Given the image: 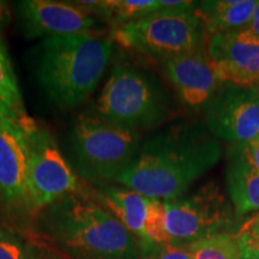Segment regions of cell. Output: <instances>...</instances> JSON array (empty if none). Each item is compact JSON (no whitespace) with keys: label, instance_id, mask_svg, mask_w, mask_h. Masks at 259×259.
<instances>
[{"label":"cell","instance_id":"obj_10","mask_svg":"<svg viewBox=\"0 0 259 259\" xmlns=\"http://www.w3.org/2000/svg\"><path fill=\"white\" fill-rule=\"evenodd\" d=\"M25 36L50 38L96 34L102 22L77 2L21 0L16 3Z\"/></svg>","mask_w":259,"mask_h":259},{"label":"cell","instance_id":"obj_25","mask_svg":"<svg viewBox=\"0 0 259 259\" xmlns=\"http://www.w3.org/2000/svg\"><path fill=\"white\" fill-rule=\"evenodd\" d=\"M10 6L6 2H2L0 0V38L3 37L5 28L8 27L10 21Z\"/></svg>","mask_w":259,"mask_h":259},{"label":"cell","instance_id":"obj_1","mask_svg":"<svg viewBox=\"0 0 259 259\" xmlns=\"http://www.w3.org/2000/svg\"><path fill=\"white\" fill-rule=\"evenodd\" d=\"M221 154L219 139L205 124L171 126L142 142L115 184L162 202L177 199L218 163Z\"/></svg>","mask_w":259,"mask_h":259},{"label":"cell","instance_id":"obj_7","mask_svg":"<svg viewBox=\"0 0 259 259\" xmlns=\"http://www.w3.org/2000/svg\"><path fill=\"white\" fill-rule=\"evenodd\" d=\"M27 209L37 213L56 200L82 190L79 177L47 128L36 126L28 135Z\"/></svg>","mask_w":259,"mask_h":259},{"label":"cell","instance_id":"obj_14","mask_svg":"<svg viewBox=\"0 0 259 259\" xmlns=\"http://www.w3.org/2000/svg\"><path fill=\"white\" fill-rule=\"evenodd\" d=\"M93 186V185H92ZM95 190L92 193L102 205L122 222L135 238L137 239L142 248V255L147 254L148 245L145 239V222L153 198H149L128 187L112 184L94 185Z\"/></svg>","mask_w":259,"mask_h":259},{"label":"cell","instance_id":"obj_21","mask_svg":"<svg viewBox=\"0 0 259 259\" xmlns=\"http://www.w3.org/2000/svg\"><path fill=\"white\" fill-rule=\"evenodd\" d=\"M147 259H193V255L189 246L167 245L157 248Z\"/></svg>","mask_w":259,"mask_h":259},{"label":"cell","instance_id":"obj_15","mask_svg":"<svg viewBox=\"0 0 259 259\" xmlns=\"http://www.w3.org/2000/svg\"><path fill=\"white\" fill-rule=\"evenodd\" d=\"M226 181L236 218L259 210V170L246 158L239 144L228 150Z\"/></svg>","mask_w":259,"mask_h":259},{"label":"cell","instance_id":"obj_19","mask_svg":"<svg viewBox=\"0 0 259 259\" xmlns=\"http://www.w3.org/2000/svg\"><path fill=\"white\" fill-rule=\"evenodd\" d=\"M189 248L193 259H241L236 236L229 232L193 242Z\"/></svg>","mask_w":259,"mask_h":259},{"label":"cell","instance_id":"obj_28","mask_svg":"<svg viewBox=\"0 0 259 259\" xmlns=\"http://www.w3.org/2000/svg\"><path fill=\"white\" fill-rule=\"evenodd\" d=\"M241 259H259V257H254V255H241Z\"/></svg>","mask_w":259,"mask_h":259},{"label":"cell","instance_id":"obj_13","mask_svg":"<svg viewBox=\"0 0 259 259\" xmlns=\"http://www.w3.org/2000/svg\"><path fill=\"white\" fill-rule=\"evenodd\" d=\"M28 135L0 118V200L24 204L28 200Z\"/></svg>","mask_w":259,"mask_h":259},{"label":"cell","instance_id":"obj_4","mask_svg":"<svg viewBox=\"0 0 259 259\" xmlns=\"http://www.w3.org/2000/svg\"><path fill=\"white\" fill-rule=\"evenodd\" d=\"M96 118L134 131L153 128L169 115V100L153 73L118 61L94 106Z\"/></svg>","mask_w":259,"mask_h":259},{"label":"cell","instance_id":"obj_23","mask_svg":"<svg viewBox=\"0 0 259 259\" xmlns=\"http://www.w3.org/2000/svg\"><path fill=\"white\" fill-rule=\"evenodd\" d=\"M30 259H69V258H66L64 254H61L60 252H58L57 250H54V248H52L51 246L45 245V244H38L37 242Z\"/></svg>","mask_w":259,"mask_h":259},{"label":"cell","instance_id":"obj_26","mask_svg":"<svg viewBox=\"0 0 259 259\" xmlns=\"http://www.w3.org/2000/svg\"><path fill=\"white\" fill-rule=\"evenodd\" d=\"M239 232H259V212L248 220Z\"/></svg>","mask_w":259,"mask_h":259},{"label":"cell","instance_id":"obj_6","mask_svg":"<svg viewBox=\"0 0 259 259\" xmlns=\"http://www.w3.org/2000/svg\"><path fill=\"white\" fill-rule=\"evenodd\" d=\"M204 30L193 5L158 10L116 28L113 38L130 51L164 61L203 47Z\"/></svg>","mask_w":259,"mask_h":259},{"label":"cell","instance_id":"obj_27","mask_svg":"<svg viewBox=\"0 0 259 259\" xmlns=\"http://www.w3.org/2000/svg\"><path fill=\"white\" fill-rule=\"evenodd\" d=\"M246 29H248V30H251L253 34L259 36V2H258L257 8L254 10L253 17H252L250 24H248V27Z\"/></svg>","mask_w":259,"mask_h":259},{"label":"cell","instance_id":"obj_12","mask_svg":"<svg viewBox=\"0 0 259 259\" xmlns=\"http://www.w3.org/2000/svg\"><path fill=\"white\" fill-rule=\"evenodd\" d=\"M163 67L180 101L190 109H204L222 84L203 47L164 60Z\"/></svg>","mask_w":259,"mask_h":259},{"label":"cell","instance_id":"obj_9","mask_svg":"<svg viewBox=\"0 0 259 259\" xmlns=\"http://www.w3.org/2000/svg\"><path fill=\"white\" fill-rule=\"evenodd\" d=\"M206 128L213 137L245 144L259 137V87L221 84L204 107Z\"/></svg>","mask_w":259,"mask_h":259},{"label":"cell","instance_id":"obj_17","mask_svg":"<svg viewBox=\"0 0 259 259\" xmlns=\"http://www.w3.org/2000/svg\"><path fill=\"white\" fill-rule=\"evenodd\" d=\"M0 118L27 135L37 126L25 108L4 38H0Z\"/></svg>","mask_w":259,"mask_h":259},{"label":"cell","instance_id":"obj_24","mask_svg":"<svg viewBox=\"0 0 259 259\" xmlns=\"http://www.w3.org/2000/svg\"><path fill=\"white\" fill-rule=\"evenodd\" d=\"M239 147L241 148L246 158L259 170V137L248 143L239 144Z\"/></svg>","mask_w":259,"mask_h":259},{"label":"cell","instance_id":"obj_16","mask_svg":"<svg viewBox=\"0 0 259 259\" xmlns=\"http://www.w3.org/2000/svg\"><path fill=\"white\" fill-rule=\"evenodd\" d=\"M255 0H208L196 3V11L212 35L246 29L253 17Z\"/></svg>","mask_w":259,"mask_h":259},{"label":"cell","instance_id":"obj_11","mask_svg":"<svg viewBox=\"0 0 259 259\" xmlns=\"http://www.w3.org/2000/svg\"><path fill=\"white\" fill-rule=\"evenodd\" d=\"M206 52L222 84L259 85V36L251 30L212 35Z\"/></svg>","mask_w":259,"mask_h":259},{"label":"cell","instance_id":"obj_18","mask_svg":"<svg viewBox=\"0 0 259 259\" xmlns=\"http://www.w3.org/2000/svg\"><path fill=\"white\" fill-rule=\"evenodd\" d=\"M77 3L102 23L113 27V30L164 9L163 0H79Z\"/></svg>","mask_w":259,"mask_h":259},{"label":"cell","instance_id":"obj_22","mask_svg":"<svg viewBox=\"0 0 259 259\" xmlns=\"http://www.w3.org/2000/svg\"><path fill=\"white\" fill-rule=\"evenodd\" d=\"M235 236L241 255L259 257V232H239Z\"/></svg>","mask_w":259,"mask_h":259},{"label":"cell","instance_id":"obj_3","mask_svg":"<svg viewBox=\"0 0 259 259\" xmlns=\"http://www.w3.org/2000/svg\"><path fill=\"white\" fill-rule=\"evenodd\" d=\"M113 57V40L100 34L50 37L35 57L37 83L54 105H82L101 82Z\"/></svg>","mask_w":259,"mask_h":259},{"label":"cell","instance_id":"obj_20","mask_svg":"<svg viewBox=\"0 0 259 259\" xmlns=\"http://www.w3.org/2000/svg\"><path fill=\"white\" fill-rule=\"evenodd\" d=\"M36 244L21 232L0 225V259H30Z\"/></svg>","mask_w":259,"mask_h":259},{"label":"cell","instance_id":"obj_5","mask_svg":"<svg viewBox=\"0 0 259 259\" xmlns=\"http://www.w3.org/2000/svg\"><path fill=\"white\" fill-rule=\"evenodd\" d=\"M142 135L95 115H80L69 136L70 163L90 185L115 183L137 156Z\"/></svg>","mask_w":259,"mask_h":259},{"label":"cell","instance_id":"obj_8","mask_svg":"<svg viewBox=\"0 0 259 259\" xmlns=\"http://www.w3.org/2000/svg\"><path fill=\"white\" fill-rule=\"evenodd\" d=\"M164 208L171 245L189 246L227 233L232 223L231 206L213 183L206 184L190 196L167 200Z\"/></svg>","mask_w":259,"mask_h":259},{"label":"cell","instance_id":"obj_2","mask_svg":"<svg viewBox=\"0 0 259 259\" xmlns=\"http://www.w3.org/2000/svg\"><path fill=\"white\" fill-rule=\"evenodd\" d=\"M37 232L69 259H139L135 235L112 211L83 189L37 212Z\"/></svg>","mask_w":259,"mask_h":259}]
</instances>
